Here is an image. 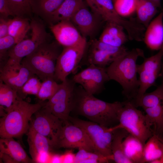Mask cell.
<instances>
[{
    "label": "cell",
    "instance_id": "cell-6",
    "mask_svg": "<svg viewBox=\"0 0 163 163\" xmlns=\"http://www.w3.org/2000/svg\"><path fill=\"white\" fill-rule=\"evenodd\" d=\"M30 37L18 43L8 51V62L12 64H21L23 59L31 53L42 43L50 41L51 36L46 30L42 21L35 18L30 20Z\"/></svg>",
    "mask_w": 163,
    "mask_h": 163
},
{
    "label": "cell",
    "instance_id": "cell-33",
    "mask_svg": "<svg viewBox=\"0 0 163 163\" xmlns=\"http://www.w3.org/2000/svg\"><path fill=\"white\" fill-rule=\"evenodd\" d=\"M53 78H49L42 81L39 92L36 96L40 101L50 99L57 90L59 86Z\"/></svg>",
    "mask_w": 163,
    "mask_h": 163
},
{
    "label": "cell",
    "instance_id": "cell-13",
    "mask_svg": "<svg viewBox=\"0 0 163 163\" xmlns=\"http://www.w3.org/2000/svg\"><path fill=\"white\" fill-rule=\"evenodd\" d=\"M56 148L82 149L96 152L85 131L69 120L63 123Z\"/></svg>",
    "mask_w": 163,
    "mask_h": 163
},
{
    "label": "cell",
    "instance_id": "cell-36",
    "mask_svg": "<svg viewBox=\"0 0 163 163\" xmlns=\"http://www.w3.org/2000/svg\"><path fill=\"white\" fill-rule=\"evenodd\" d=\"M117 12L122 17H128L136 12V0H113Z\"/></svg>",
    "mask_w": 163,
    "mask_h": 163
},
{
    "label": "cell",
    "instance_id": "cell-2",
    "mask_svg": "<svg viewBox=\"0 0 163 163\" xmlns=\"http://www.w3.org/2000/svg\"><path fill=\"white\" fill-rule=\"evenodd\" d=\"M139 57H145L143 50L133 48L127 51L106 68L110 80H114L121 85L122 94L126 100L133 103L136 98L139 87L136 63Z\"/></svg>",
    "mask_w": 163,
    "mask_h": 163
},
{
    "label": "cell",
    "instance_id": "cell-9",
    "mask_svg": "<svg viewBox=\"0 0 163 163\" xmlns=\"http://www.w3.org/2000/svg\"><path fill=\"white\" fill-rule=\"evenodd\" d=\"M87 43L86 38L74 46L63 47L57 59L54 78L57 82L65 80L80 65L84 55Z\"/></svg>",
    "mask_w": 163,
    "mask_h": 163
},
{
    "label": "cell",
    "instance_id": "cell-40",
    "mask_svg": "<svg viewBox=\"0 0 163 163\" xmlns=\"http://www.w3.org/2000/svg\"><path fill=\"white\" fill-rule=\"evenodd\" d=\"M61 157L62 163H75V154L72 150L66 151Z\"/></svg>",
    "mask_w": 163,
    "mask_h": 163
},
{
    "label": "cell",
    "instance_id": "cell-41",
    "mask_svg": "<svg viewBox=\"0 0 163 163\" xmlns=\"http://www.w3.org/2000/svg\"><path fill=\"white\" fill-rule=\"evenodd\" d=\"M50 162L52 163H62L61 155L57 154L51 155L50 160Z\"/></svg>",
    "mask_w": 163,
    "mask_h": 163
},
{
    "label": "cell",
    "instance_id": "cell-28",
    "mask_svg": "<svg viewBox=\"0 0 163 163\" xmlns=\"http://www.w3.org/2000/svg\"><path fill=\"white\" fill-rule=\"evenodd\" d=\"M30 20L29 18L18 17L8 19V35L14 38L18 43L24 39L30 29Z\"/></svg>",
    "mask_w": 163,
    "mask_h": 163
},
{
    "label": "cell",
    "instance_id": "cell-23",
    "mask_svg": "<svg viewBox=\"0 0 163 163\" xmlns=\"http://www.w3.org/2000/svg\"><path fill=\"white\" fill-rule=\"evenodd\" d=\"M65 0H31L33 14L48 24L51 14Z\"/></svg>",
    "mask_w": 163,
    "mask_h": 163
},
{
    "label": "cell",
    "instance_id": "cell-21",
    "mask_svg": "<svg viewBox=\"0 0 163 163\" xmlns=\"http://www.w3.org/2000/svg\"><path fill=\"white\" fill-rule=\"evenodd\" d=\"M105 28L99 40L112 46L120 47L123 46L129 40L128 36L121 26L112 22H106Z\"/></svg>",
    "mask_w": 163,
    "mask_h": 163
},
{
    "label": "cell",
    "instance_id": "cell-24",
    "mask_svg": "<svg viewBox=\"0 0 163 163\" xmlns=\"http://www.w3.org/2000/svg\"><path fill=\"white\" fill-rule=\"evenodd\" d=\"M144 163H150L163 157V136L154 134L145 143Z\"/></svg>",
    "mask_w": 163,
    "mask_h": 163
},
{
    "label": "cell",
    "instance_id": "cell-12",
    "mask_svg": "<svg viewBox=\"0 0 163 163\" xmlns=\"http://www.w3.org/2000/svg\"><path fill=\"white\" fill-rule=\"evenodd\" d=\"M106 68L90 65L74 74L72 79L88 93L95 94L102 91L105 83L110 80Z\"/></svg>",
    "mask_w": 163,
    "mask_h": 163
},
{
    "label": "cell",
    "instance_id": "cell-37",
    "mask_svg": "<svg viewBox=\"0 0 163 163\" xmlns=\"http://www.w3.org/2000/svg\"><path fill=\"white\" fill-rule=\"evenodd\" d=\"M18 43L16 39L12 36L8 35L0 38V59L1 63L8 59V51Z\"/></svg>",
    "mask_w": 163,
    "mask_h": 163
},
{
    "label": "cell",
    "instance_id": "cell-10",
    "mask_svg": "<svg viewBox=\"0 0 163 163\" xmlns=\"http://www.w3.org/2000/svg\"><path fill=\"white\" fill-rule=\"evenodd\" d=\"M163 57V44L156 54L149 57H144L143 63L140 65L137 64L139 87L133 103L136 107L139 106L141 98L146 91L155 84L157 79L159 77Z\"/></svg>",
    "mask_w": 163,
    "mask_h": 163
},
{
    "label": "cell",
    "instance_id": "cell-29",
    "mask_svg": "<svg viewBox=\"0 0 163 163\" xmlns=\"http://www.w3.org/2000/svg\"><path fill=\"white\" fill-rule=\"evenodd\" d=\"M14 17H32L31 0H6Z\"/></svg>",
    "mask_w": 163,
    "mask_h": 163
},
{
    "label": "cell",
    "instance_id": "cell-42",
    "mask_svg": "<svg viewBox=\"0 0 163 163\" xmlns=\"http://www.w3.org/2000/svg\"><path fill=\"white\" fill-rule=\"evenodd\" d=\"M152 2L158 8L161 9V0H149Z\"/></svg>",
    "mask_w": 163,
    "mask_h": 163
},
{
    "label": "cell",
    "instance_id": "cell-4",
    "mask_svg": "<svg viewBox=\"0 0 163 163\" xmlns=\"http://www.w3.org/2000/svg\"><path fill=\"white\" fill-rule=\"evenodd\" d=\"M62 49L56 40L44 42L24 58L21 64L42 81L54 78L56 61Z\"/></svg>",
    "mask_w": 163,
    "mask_h": 163
},
{
    "label": "cell",
    "instance_id": "cell-31",
    "mask_svg": "<svg viewBox=\"0 0 163 163\" xmlns=\"http://www.w3.org/2000/svg\"><path fill=\"white\" fill-rule=\"evenodd\" d=\"M18 97L16 91L0 80V105L4 109L11 107Z\"/></svg>",
    "mask_w": 163,
    "mask_h": 163
},
{
    "label": "cell",
    "instance_id": "cell-15",
    "mask_svg": "<svg viewBox=\"0 0 163 163\" xmlns=\"http://www.w3.org/2000/svg\"><path fill=\"white\" fill-rule=\"evenodd\" d=\"M49 26L56 40L63 47L75 46L86 38L70 20L62 21Z\"/></svg>",
    "mask_w": 163,
    "mask_h": 163
},
{
    "label": "cell",
    "instance_id": "cell-43",
    "mask_svg": "<svg viewBox=\"0 0 163 163\" xmlns=\"http://www.w3.org/2000/svg\"><path fill=\"white\" fill-rule=\"evenodd\" d=\"M159 77H160L161 80H163V57L161 61V69Z\"/></svg>",
    "mask_w": 163,
    "mask_h": 163
},
{
    "label": "cell",
    "instance_id": "cell-18",
    "mask_svg": "<svg viewBox=\"0 0 163 163\" xmlns=\"http://www.w3.org/2000/svg\"><path fill=\"white\" fill-rule=\"evenodd\" d=\"M163 11L151 21L146 29L143 41L152 50H159L163 44Z\"/></svg>",
    "mask_w": 163,
    "mask_h": 163
},
{
    "label": "cell",
    "instance_id": "cell-14",
    "mask_svg": "<svg viewBox=\"0 0 163 163\" xmlns=\"http://www.w3.org/2000/svg\"><path fill=\"white\" fill-rule=\"evenodd\" d=\"M82 37H92L105 22L98 14L86 6L79 9L70 20Z\"/></svg>",
    "mask_w": 163,
    "mask_h": 163
},
{
    "label": "cell",
    "instance_id": "cell-38",
    "mask_svg": "<svg viewBox=\"0 0 163 163\" xmlns=\"http://www.w3.org/2000/svg\"><path fill=\"white\" fill-rule=\"evenodd\" d=\"M10 16L12 15L6 0H0V18L7 19Z\"/></svg>",
    "mask_w": 163,
    "mask_h": 163
},
{
    "label": "cell",
    "instance_id": "cell-35",
    "mask_svg": "<svg viewBox=\"0 0 163 163\" xmlns=\"http://www.w3.org/2000/svg\"><path fill=\"white\" fill-rule=\"evenodd\" d=\"M40 79L35 75L31 76L26 81L18 93L19 97L23 99L28 95L36 96L39 91L41 82Z\"/></svg>",
    "mask_w": 163,
    "mask_h": 163
},
{
    "label": "cell",
    "instance_id": "cell-39",
    "mask_svg": "<svg viewBox=\"0 0 163 163\" xmlns=\"http://www.w3.org/2000/svg\"><path fill=\"white\" fill-rule=\"evenodd\" d=\"M8 19L0 18V38L8 35Z\"/></svg>",
    "mask_w": 163,
    "mask_h": 163
},
{
    "label": "cell",
    "instance_id": "cell-11",
    "mask_svg": "<svg viewBox=\"0 0 163 163\" xmlns=\"http://www.w3.org/2000/svg\"><path fill=\"white\" fill-rule=\"evenodd\" d=\"M30 126L46 137L53 148H56L63 125V121L43 107L33 115Z\"/></svg>",
    "mask_w": 163,
    "mask_h": 163
},
{
    "label": "cell",
    "instance_id": "cell-30",
    "mask_svg": "<svg viewBox=\"0 0 163 163\" xmlns=\"http://www.w3.org/2000/svg\"><path fill=\"white\" fill-rule=\"evenodd\" d=\"M110 160H112L110 158L99 153L82 149H79L75 154V163H108Z\"/></svg>",
    "mask_w": 163,
    "mask_h": 163
},
{
    "label": "cell",
    "instance_id": "cell-26",
    "mask_svg": "<svg viewBox=\"0 0 163 163\" xmlns=\"http://www.w3.org/2000/svg\"><path fill=\"white\" fill-rule=\"evenodd\" d=\"M143 109L154 134L163 136V101L154 107Z\"/></svg>",
    "mask_w": 163,
    "mask_h": 163
},
{
    "label": "cell",
    "instance_id": "cell-32",
    "mask_svg": "<svg viewBox=\"0 0 163 163\" xmlns=\"http://www.w3.org/2000/svg\"><path fill=\"white\" fill-rule=\"evenodd\" d=\"M163 101V80L161 83L153 91L145 93L141 100L139 107L143 109L154 107Z\"/></svg>",
    "mask_w": 163,
    "mask_h": 163
},
{
    "label": "cell",
    "instance_id": "cell-20",
    "mask_svg": "<svg viewBox=\"0 0 163 163\" xmlns=\"http://www.w3.org/2000/svg\"><path fill=\"white\" fill-rule=\"evenodd\" d=\"M0 151V153L10 156L15 163H34L20 144L13 138H1Z\"/></svg>",
    "mask_w": 163,
    "mask_h": 163
},
{
    "label": "cell",
    "instance_id": "cell-3",
    "mask_svg": "<svg viewBox=\"0 0 163 163\" xmlns=\"http://www.w3.org/2000/svg\"><path fill=\"white\" fill-rule=\"evenodd\" d=\"M46 102L31 104L19 97L11 107L4 109L5 113L0 119L1 138L18 137L27 133L32 116Z\"/></svg>",
    "mask_w": 163,
    "mask_h": 163
},
{
    "label": "cell",
    "instance_id": "cell-19",
    "mask_svg": "<svg viewBox=\"0 0 163 163\" xmlns=\"http://www.w3.org/2000/svg\"><path fill=\"white\" fill-rule=\"evenodd\" d=\"M86 5L84 0H65L51 14L48 24L50 26L62 21L70 20L79 9Z\"/></svg>",
    "mask_w": 163,
    "mask_h": 163
},
{
    "label": "cell",
    "instance_id": "cell-27",
    "mask_svg": "<svg viewBox=\"0 0 163 163\" xmlns=\"http://www.w3.org/2000/svg\"><path fill=\"white\" fill-rule=\"evenodd\" d=\"M113 130V136L111 149L113 161L117 163H132L124 155L122 148L123 140L129 133L123 128H118Z\"/></svg>",
    "mask_w": 163,
    "mask_h": 163
},
{
    "label": "cell",
    "instance_id": "cell-5",
    "mask_svg": "<svg viewBox=\"0 0 163 163\" xmlns=\"http://www.w3.org/2000/svg\"><path fill=\"white\" fill-rule=\"evenodd\" d=\"M137 107L129 101H123L119 113V123L110 128L111 130L124 129L145 145L154 133L145 115Z\"/></svg>",
    "mask_w": 163,
    "mask_h": 163
},
{
    "label": "cell",
    "instance_id": "cell-25",
    "mask_svg": "<svg viewBox=\"0 0 163 163\" xmlns=\"http://www.w3.org/2000/svg\"><path fill=\"white\" fill-rule=\"evenodd\" d=\"M136 1V18L146 28L153 18L158 12V8L149 0Z\"/></svg>",
    "mask_w": 163,
    "mask_h": 163
},
{
    "label": "cell",
    "instance_id": "cell-1",
    "mask_svg": "<svg viewBox=\"0 0 163 163\" xmlns=\"http://www.w3.org/2000/svg\"><path fill=\"white\" fill-rule=\"evenodd\" d=\"M123 102L109 103L97 98L80 85L75 87L72 110L90 121L108 127L119 123L118 114Z\"/></svg>",
    "mask_w": 163,
    "mask_h": 163
},
{
    "label": "cell",
    "instance_id": "cell-17",
    "mask_svg": "<svg viewBox=\"0 0 163 163\" xmlns=\"http://www.w3.org/2000/svg\"><path fill=\"white\" fill-rule=\"evenodd\" d=\"M29 152L34 163L40 162L44 155L50 154L52 148L49 140L30 126L27 132Z\"/></svg>",
    "mask_w": 163,
    "mask_h": 163
},
{
    "label": "cell",
    "instance_id": "cell-22",
    "mask_svg": "<svg viewBox=\"0 0 163 163\" xmlns=\"http://www.w3.org/2000/svg\"><path fill=\"white\" fill-rule=\"evenodd\" d=\"M144 145L138 139L129 134L123 142V151L132 163H144Z\"/></svg>",
    "mask_w": 163,
    "mask_h": 163
},
{
    "label": "cell",
    "instance_id": "cell-34",
    "mask_svg": "<svg viewBox=\"0 0 163 163\" xmlns=\"http://www.w3.org/2000/svg\"><path fill=\"white\" fill-rule=\"evenodd\" d=\"M89 45L104 51L115 60L127 51L123 45L120 47L115 46L104 43L98 39L92 40Z\"/></svg>",
    "mask_w": 163,
    "mask_h": 163
},
{
    "label": "cell",
    "instance_id": "cell-8",
    "mask_svg": "<svg viewBox=\"0 0 163 163\" xmlns=\"http://www.w3.org/2000/svg\"><path fill=\"white\" fill-rule=\"evenodd\" d=\"M75 84L72 79L67 78L59 84L56 93L43 106L63 123L69 121L72 110Z\"/></svg>",
    "mask_w": 163,
    "mask_h": 163
},
{
    "label": "cell",
    "instance_id": "cell-44",
    "mask_svg": "<svg viewBox=\"0 0 163 163\" xmlns=\"http://www.w3.org/2000/svg\"><path fill=\"white\" fill-rule=\"evenodd\" d=\"M151 163H163V157H161L153 161Z\"/></svg>",
    "mask_w": 163,
    "mask_h": 163
},
{
    "label": "cell",
    "instance_id": "cell-16",
    "mask_svg": "<svg viewBox=\"0 0 163 163\" xmlns=\"http://www.w3.org/2000/svg\"><path fill=\"white\" fill-rule=\"evenodd\" d=\"M22 65H4L0 69V80L16 91L18 93L22 87L34 75Z\"/></svg>",
    "mask_w": 163,
    "mask_h": 163
},
{
    "label": "cell",
    "instance_id": "cell-7",
    "mask_svg": "<svg viewBox=\"0 0 163 163\" xmlns=\"http://www.w3.org/2000/svg\"><path fill=\"white\" fill-rule=\"evenodd\" d=\"M69 120L85 131L93 144L96 152L109 157L113 161L111 149L113 132L110 127L70 116Z\"/></svg>",
    "mask_w": 163,
    "mask_h": 163
}]
</instances>
